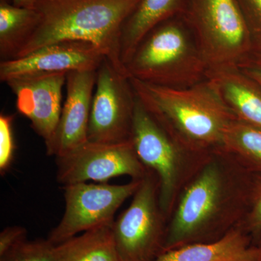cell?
<instances>
[{
	"instance_id": "obj_5",
	"label": "cell",
	"mask_w": 261,
	"mask_h": 261,
	"mask_svg": "<svg viewBox=\"0 0 261 261\" xmlns=\"http://www.w3.org/2000/svg\"><path fill=\"white\" fill-rule=\"evenodd\" d=\"M130 140L141 162L157 176L160 205L168 222L180 194L212 154L197 153L182 145L137 98Z\"/></svg>"
},
{
	"instance_id": "obj_10",
	"label": "cell",
	"mask_w": 261,
	"mask_h": 261,
	"mask_svg": "<svg viewBox=\"0 0 261 261\" xmlns=\"http://www.w3.org/2000/svg\"><path fill=\"white\" fill-rule=\"evenodd\" d=\"M56 159L57 181L63 186L89 181L106 182L121 176L142 179L147 171L132 140L116 144L88 141Z\"/></svg>"
},
{
	"instance_id": "obj_6",
	"label": "cell",
	"mask_w": 261,
	"mask_h": 261,
	"mask_svg": "<svg viewBox=\"0 0 261 261\" xmlns=\"http://www.w3.org/2000/svg\"><path fill=\"white\" fill-rule=\"evenodd\" d=\"M181 15L207 70L239 68L254 54L237 0H188Z\"/></svg>"
},
{
	"instance_id": "obj_3",
	"label": "cell",
	"mask_w": 261,
	"mask_h": 261,
	"mask_svg": "<svg viewBox=\"0 0 261 261\" xmlns=\"http://www.w3.org/2000/svg\"><path fill=\"white\" fill-rule=\"evenodd\" d=\"M140 2L58 0L39 5V23L16 58L53 43L83 41L100 49L126 75L120 57L122 27Z\"/></svg>"
},
{
	"instance_id": "obj_16",
	"label": "cell",
	"mask_w": 261,
	"mask_h": 261,
	"mask_svg": "<svg viewBox=\"0 0 261 261\" xmlns=\"http://www.w3.org/2000/svg\"><path fill=\"white\" fill-rule=\"evenodd\" d=\"M188 0H140L122 27L120 57L123 66L147 35L174 15L182 14Z\"/></svg>"
},
{
	"instance_id": "obj_1",
	"label": "cell",
	"mask_w": 261,
	"mask_h": 261,
	"mask_svg": "<svg viewBox=\"0 0 261 261\" xmlns=\"http://www.w3.org/2000/svg\"><path fill=\"white\" fill-rule=\"evenodd\" d=\"M251 173L212 154L180 194L166 226L163 252L222 238L243 221Z\"/></svg>"
},
{
	"instance_id": "obj_21",
	"label": "cell",
	"mask_w": 261,
	"mask_h": 261,
	"mask_svg": "<svg viewBox=\"0 0 261 261\" xmlns=\"http://www.w3.org/2000/svg\"><path fill=\"white\" fill-rule=\"evenodd\" d=\"M0 261H57L56 245L47 240H27L0 256Z\"/></svg>"
},
{
	"instance_id": "obj_7",
	"label": "cell",
	"mask_w": 261,
	"mask_h": 261,
	"mask_svg": "<svg viewBox=\"0 0 261 261\" xmlns=\"http://www.w3.org/2000/svg\"><path fill=\"white\" fill-rule=\"evenodd\" d=\"M166 226L160 205L159 181L147 170L130 205L113 224L120 261L155 260L163 252Z\"/></svg>"
},
{
	"instance_id": "obj_25",
	"label": "cell",
	"mask_w": 261,
	"mask_h": 261,
	"mask_svg": "<svg viewBox=\"0 0 261 261\" xmlns=\"http://www.w3.org/2000/svg\"><path fill=\"white\" fill-rule=\"evenodd\" d=\"M240 70L255 81L261 87V56L253 54L243 65L239 67Z\"/></svg>"
},
{
	"instance_id": "obj_15",
	"label": "cell",
	"mask_w": 261,
	"mask_h": 261,
	"mask_svg": "<svg viewBox=\"0 0 261 261\" xmlns=\"http://www.w3.org/2000/svg\"><path fill=\"white\" fill-rule=\"evenodd\" d=\"M260 247L237 226L222 238L163 252L154 261H260Z\"/></svg>"
},
{
	"instance_id": "obj_26",
	"label": "cell",
	"mask_w": 261,
	"mask_h": 261,
	"mask_svg": "<svg viewBox=\"0 0 261 261\" xmlns=\"http://www.w3.org/2000/svg\"><path fill=\"white\" fill-rule=\"evenodd\" d=\"M56 1L58 0H13V4L15 6L37 9L39 5Z\"/></svg>"
},
{
	"instance_id": "obj_4",
	"label": "cell",
	"mask_w": 261,
	"mask_h": 261,
	"mask_svg": "<svg viewBox=\"0 0 261 261\" xmlns=\"http://www.w3.org/2000/svg\"><path fill=\"white\" fill-rule=\"evenodd\" d=\"M187 25L168 20L141 42L125 70L128 78L171 88L205 80L207 68Z\"/></svg>"
},
{
	"instance_id": "obj_24",
	"label": "cell",
	"mask_w": 261,
	"mask_h": 261,
	"mask_svg": "<svg viewBox=\"0 0 261 261\" xmlns=\"http://www.w3.org/2000/svg\"><path fill=\"white\" fill-rule=\"evenodd\" d=\"M27 230L22 226H8L0 233V256L27 239Z\"/></svg>"
},
{
	"instance_id": "obj_12",
	"label": "cell",
	"mask_w": 261,
	"mask_h": 261,
	"mask_svg": "<svg viewBox=\"0 0 261 261\" xmlns=\"http://www.w3.org/2000/svg\"><path fill=\"white\" fill-rule=\"evenodd\" d=\"M97 70L70 72L67 97L54 135L45 144L49 156L63 155L88 142L91 107Z\"/></svg>"
},
{
	"instance_id": "obj_14",
	"label": "cell",
	"mask_w": 261,
	"mask_h": 261,
	"mask_svg": "<svg viewBox=\"0 0 261 261\" xmlns=\"http://www.w3.org/2000/svg\"><path fill=\"white\" fill-rule=\"evenodd\" d=\"M205 79L237 119L261 128V87L239 68L208 70Z\"/></svg>"
},
{
	"instance_id": "obj_8",
	"label": "cell",
	"mask_w": 261,
	"mask_h": 261,
	"mask_svg": "<svg viewBox=\"0 0 261 261\" xmlns=\"http://www.w3.org/2000/svg\"><path fill=\"white\" fill-rule=\"evenodd\" d=\"M140 182L132 179L124 185L84 182L65 185L64 214L47 240L59 245L78 233L113 222L116 211L134 195Z\"/></svg>"
},
{
	"instance_id": "obj_13",
	"label": "cell",
	"mask_w": 261,
	"mask_h": 261,
	"mask_svg": "<svg viewBox=\"0 0 261 261\" xmlns=\"http://www.w3.org/2000/svg\"><path fill=\"white\" fill-rule=\"evenodd\" d=\"M66 73L24 77L8 81L16 97L19 113L32 123L34 132L47 144L54 135L62 106V89L66 82Z\"/></svg>"
},
{
	"instance_id": "obj_19",
	"label": "cell",
	"mask_w": 261,
	"mask_h": 261,
	"mask_svg": "<svg viewBox=\"0 0 261 261\" xmlns=\"http://www.w3.org/2000/svg\"><path fill=\"white\" fill-rule=\"evenodd\" d=\"M219 152L247 173L261 175V128L233 120L225 133Z\"/></svg>"
},
{
	"instance_id": "obj_27",
	"label": "cell",
	"mask_w": 261,
	"mask_h": 261,
	"mask_svg": "<svg viewBox=\"0 0 261 261\" xmlns=\"http://www.w3.org/2000/svg\"><path fill=\"white\" fill-rule=\"evenodd\" d=\"M257 245H258L259 247H260V254H261V239L260 240V241H259L258 244H257ZM260 261H261V259H260Z\"/></svg>"
},
{
	"instance_id": "obj_22",
	"label": "cell",
	"mask_w": 261,
	"mask_h": 261,
	"mask_svg": "<svg viewBox=\"0 0 261 261\" xmlns=\"http://www.w3.org/2000/svg\"><path fill=\"white\" fill-rule=\"evenodd\" d=\"M14 116L0 115V173L4 174L10 168L15 152L13 124Z\"/></svg>"
},
{
	"instance_id": "obj_20",
	"label": "cell",
	"mask_w": 261,
	"mask_h": 261,
	"mask_svg": "<svg viewBox=\"0 0 261 261\" xmlns=\"http://www.w3.org/2000/svg\"><path fill=\"white\" fill-rule=\"evenodd\" d=\"M255 243L261 239V175L251 174L246 211L239 225Z\"/></svg>"
},
{
	"instance_id": "obj_18",
	"label": "cell",
	"mask_w": 261,
	"mask_h": 261,
	"mask_svg": "<svg viewBox=\"0 0 261 261\" xmlns=\"http://www.w3.org/2000/svg\"><path fill=\"white\" fill-rule=\"evenodd\" d=\"M37 9L1 2L0 4V58L1 61L16 58L39 23Z\"/></svg>"
},
{
	"instance_id": "obj_17",
	"label": "cell",
	"mask_w": 261,
	"mask_h": 261,
	"mask_svg": "<svg viewBox=\"0 0 261 261\" xmlns=\"http://www.w3.org/2000/svg\"><path fill=\"white\" fill-rule=\"evenodd\" d=\"M102 225L56 245L57 261H120L113 224Z\"/></svg>"
},
{
	"instance_id": "obj_23",
	"label": "cell",
	"mask_w": 261,
	"mask_h": 261,
	"mask_svg": "<svg viewBox=\"0 0 261 261\" xmlns=\"http://www.w3.org/2000/svg\"><path fill=\"white\" fill-rule=\"evenodd\" d=\"M251 36L254 54L261 56V0H237Z\"/></svg>"
},
{
	"instance_id": "obj_9",
	"label": "cell",
	"mask_w": 261,
	"mask_h": 261,
	"mask_svg": "<svg viewBox=\"0 0 261 261\" xmlns=\"http://www.w3.org/2000/svg\"><path fill=\"white\" fill-rule=\"evenodd\" d=\"M88 128L89 142L130 140L137 97L129 78L105 58L97 70Z\"/></svg>"
},
{
	"instance_id": "obj_11",
	"label": "cell",
	"mask_w": 261,
	"mask_h": 261,
	"mask_svg": "<svg viewBox=\"0 0 261 261\" xmlns=\"http://www.w3.org/2000/svg\"><path fill=\"white\" fill-rule=\"evenodd\" d=\"M106 58L100 49L89 42L53 43L21 58L1 61L0 81L7 83L24 77L97 70Z\"/></svg>"
},
{
	"instance_id": "obj_2",
	"label": "cell",
	"mask_w": 261,
	"mask_h": 261,
	"mask_svg": "<svg viewBox=\"0 0 261 261\" xmlns=\"http://www.w3.org/2000/svg\"><path fill=\"white\" fill-rule=\"evenodd\" d=\"M129 80L137 99L175 140L197 153L219 152L228 127L237 118L208 81L171 88Z\"/></svg>"
}]
</instances>
